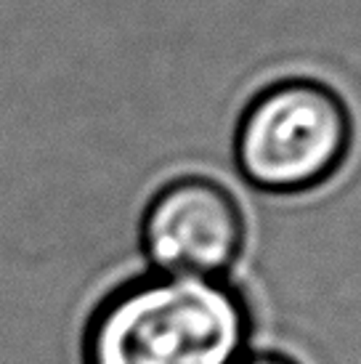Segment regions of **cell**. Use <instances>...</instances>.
<instances>
[{"mask_svg": "<svg viewBox=\"0 0 361 364\" xmlns=\"http://www.w3.org/2000/svg\"><path fill=\"white\" fill-rule=\"evenodd\" d=\"M139 242L149 272L229 279L247 245V218L229 186L180 176L151 194Z\"/></svg>", "mask_w": 361, "mask_h": 364, "instance_id": "3", "label": "cell"}, {"mask_svg": "<svg viewBox=\"0 0 361 364\" xmlns=\"http://www.w3.org/2000/svg\"><path fill=\"white\" fill-rule=\"evenodd\" d=\"M252 335L255 311L237 282L146 272L93 309L82 364H234Z\"/></svg>", "mask_w": 361, "mask_h": 364, "instance_id": "1", "label": "cell"}, {"mask_svg": "<svg viewBox=\"0 0 361 364\" xmlns=\"http://www.w3.org/2000/svg\"><path fill=\"white\" fill-rule=\"evenodd\" d=\"M234 364H303V362H298L295 356L284 354V351H274V348H263V351H252L250 348L239 362Z\"/></svg>", "mask_w": 361, "mask_h": 364, "instance_id": "4", "label": "cell"}, {"mask_svg": "<svg viewBox=\"0 0 361 364\" xmlns=\"http://www.w3.org/2000/svg\"><path fill=\"white\" fill-rule=\"evenodd\" d=\"M351 144V109L340 93L313 77H284L242 109L234 162L258 192L306 194L338 176Z\"/></svg>", "mask_w": 361, "mask_h": 364, "instance_id": "2", "label": "cell"}]
</instances>
